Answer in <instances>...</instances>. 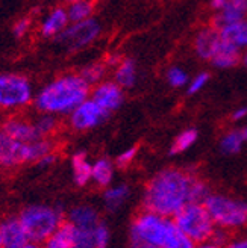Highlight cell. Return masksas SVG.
<instances>
[{"label": "cell", "mask_w": 247, "mask_h": 248, "mask_svg": "<svg viewBox=\"0 0 247 248\" xmlns=\"http://www.w3.org/2000/svg\"><path fill=\"white\" fill-rule=\"evenodd\" d=\"M211 194L208 186L187 171L168 168L159 171L147 183L143 195L144 209L168 218L190 203H203Z\"/></svg>", "instance_id": "6da1fadb"}, {"label": "cell", "mask_w": 247, "mask_h": 248, "mask_svg": "<svg viewBox=\"0 0 247 248\" xmlns=\"http://www.w3.org/2000/svg\"><path fill=\"white\" fill-rule=\"evenodd\" d=\"M91 86L79 73H67L49 80L35 93L33 108L36 112L68 117L83 100L90 97Z\"/></svg>", "instance_id": "7a4b0ae2"}, {"label": "cell", "mask_w": 247, "mask_h": 248, "mask_svg": "<svg viewBox=\"0 0 247 248\" xmlns=\"http://www.w3.org/2000/svg\"><path fill=\"white\" fill-rule=\"evenodd\" d=\"M35 90L31 79L17 71L0 73V114H21L33 105Z\"/></svg>", "instance_id": "3957f363"}, {"label": "cell", "mask_w": 247, "mask_h": 248, "mask_svg": "<svg viewBox=\"0 0 247 248\" xmlns=\"http://www.w3.org/2000/svg\"><path fill=\"white\" fill-rule=\"evenodd\" d=\"M28 236L33 242H46L64 224L61 209L47 204H31L24 207L18 215Z\"/></svg>", "instance_id": "277c9868"}, {"label": "cell", "mask_w": 247, "mask_h": 248, "mask_svg": "<svg viewBox=\"0 0 247 248\" xmlns=\"http://www.w3.org/2000/svg\"><path fill=\"white\" fill-rule=\"evenodd\" d=\"M215 226L225 230H237L247 224V204L220 194H209L203 202Z\"/></svg>", "instance_id": "5b68a950"}, {"label": "cell", "mask_w": 247, "mask_h": 248, "mask_svg": "<svg viewBox=\"0 0 247 248\" xmlns=\"http://www.w3.org/2000/svg\"><path fill=\"white\" fill-rule=\"evenodd\" d=\"M173 221H175L176 226L183 233H187L196 244L209 241L217 229L215 222L213 221L211 215H209L205 203L187 204L173 217Z\"/></svg>", "instance_id": "8992f818"}, {"label": "cell", "mask_w": 247, "mask_h": 248, "mask_svg": "<svg viewBox=\"0 0 247 248\" xmlns=\"http://www.w3.org/2000/svg\"><path fill=\"white\" fill-rule=\"evenodd\" d=\"M171 219L173 218L159 215L146 209L143 214L135 218L132 224L133 244L149 248H161L171 224Z\"/></svg>", "instance_id": "52a82bcc"}, {"label": "cell", "mask_w": 247, "mask_h": 248, "mask_svg": "<svg viewBox=\"0 0 247 248\" xmlns=\"http://www.w3.org/2000/svg\"><path fill=\"white\" fill-rule=\"evenodd\" d=\"M100 32H102L100 23L94 18H88L85 21L70 23L66 28V31L56 40L63 46H66L68 50L76 52L93 44L97 40V36L100 35Z\"/></svg>", "instance_id": "ba28073f"}, {"label": "cell", "mask_w": 247, "mask_h": 248, "mask_svg": "<svg viewBox=\"0 0 247 248\" xmlns=\"http://www.w3.org/2000/svg\"><path fill=\"white\" fill-rule=\"evenodd\" d=\"M108 117L109 112H106L91 97H88L68 115V126L75 132H86L100 126Z\"/></svg>", "instance_id": "9c48e42d"}, {"label": "cell", "mask_w": 247, "mask_h": 248, "mask_svg": "<svg viewBox=\"0 0 247 248\" xmlns=\"http://www.w3.org/2000/svg\"><path fill=\"white\" fill-rule=\"evenodd\" d=\"M24 164H31L29 142L14 140L0 127V168L11 170Z\"/></svg>", "instance_id": "30bf717a"}, {"label": "cell", "mask_w": 247, "mask_h": 248, "mask_svg": "<svg viewBox=\"0 0 247 248\" xmlns=\"http://www.w3.org/2000/svg\"><path fill=\"white\" fill-rule=\"evenodd\" d=\"M0 127L8 135H11L14 140L21 141V142H32L35 140L41 138L33 124V120L29 117H24L21 114L5 115L2 121H0Z\"/></svg>", "instance_id": "8fae6325"}, {"label": "cell", "mask_w": 247, "mask_h": 248, "mask_svg": "<svg viewBox=\"0 0 247 248\" xmlns=\"http://www.w3.org/2000/svg\"><path fill=\"white\" fill-rule=\"evenodd\" d=\"M90 97L109 114L117 110L125 100L123 88L115 80H102L100 83L94 85Z\"/></svg>", "instance_id": "7c38bea8"}, {"label": "cell", "mask_w": 247, "mask_h": 248, "mask_svg": "<svg viewBox=\"0 0 247 248\" xmlns=\"http://www.w3.org/2000/svg\"><path fill=\"white\" fill-rule=\"evenodd\" d=\"M70 24L68 12L64 6H55L47 11L40 21V35L43 38H58Z\"/></svg>", "instance_id": "4fadbf2b"}, {"label": "cell", "mask_w": 247, "mask_h": 248, "mask_svg": "<svg viewBox=\"0 0 247 248\" xmlns=\"http://www.w3.org/2000/svg\"><path fill=\"white\" fill-rule=\"evenodd\" d=\"M241 61H243L241 48L221 36L217 44L215 52L211 58V64L217 68L226 70V68H232L238 65Z\"/></svg>", "instance_id": "5bb4252c"}, {"label": "cell", "mask_w": 247, "mask_h": 248, "mask_svg": "<svg viewBox=\"0 0 247 248\" xmlns=\"http://www.w3.org/2000/svg\"><path fill=\"white\" fill-rule=\"evenodd\" d=\"M221 38L220 31L215 26H206L197 32L194 38V52L203 61H211L217 44Z\"/></svg>", "instance_id": "9a60e30c"}, {"label": "cell", "mask_w": 247, "mask_h": 248, "mask_svg": "<svg viewBox=\"0 0 247 248\" xmlns=\"http://www.w3.org/2000/svg\"><path fill=\"white\" fill-rule=\"evenodd\" d=\"M2 238L3 248H20L31 241L18 217H9L2 221Z\"/></svg>", "instance_id": "2e32d148"}, {"label": "cell", "mask_w": 247, "mask_h": 248, "mask_svg": "<svg viewBox=\"0 0 247 248\" xmlns=\"http://www.w3.org/2000/svg\"><path fill=\"white\" fill-rule=\"evenodd\" d=\"M247 17V0H228V3L215 12L213 26L221 29L226 24L244 20Z\"/></svg>", "instance_id": "e0dca14e"}, {"label": "cell", "mask_w": 247, "mask_h": 248, "mask_svg": "<svg viewBox=\"0 0 247 248\" xmlns=\"http://www.w3.org/2000/svg\"><path fill=\"white\" fill-rule=\"evenodd\" d=\"M68 222H71L73 226L79 229L94 230L99 226L100 219H99V214L93 206L79 204V206H75L68 212Z\"/></svg>", "instance_id": "ac0fdd59"}, {"label": "cell", "mask_w": 247, "mask_h": 248, "mask_svg": "<svg viewBox=\"0 0 247 248\" xmlns=\"http://www.w3.org/2000/svg\"><path fill=\"white\" fill-rule=\"evenodd\" d=\"M71 171L73 180H75L78 186H85L91 182L93 164L86 157L85 152H76L71 156Z\"/></svg>", "instance_id": "d6986e66"}, {"label": "cell", "mask_w": 247, "mask_h": 248, "mask_svg": "<svg viewBox=\"0 0 247 248\" xmlns=\"http://www.w3.org/2000/svg\"><path fill=\"white\" fill-rule=\"evenodd\" d=\"M114 80L121 86L123 90L133 88L137 82V65L131 58L121 59L114 71Z\"/></svg>", "instance_id": "ffe728a7"}, {"label": "cell", "mask_w": 247, "mask_h": 248, "mask_svg": "<svg viewBox=\"0 0 247 248\" xmlns=\"http://www.w3.org/2000/svg\"><path fill=\"white\" fill-rule=\"evenodd\" d=\"M218 31L225 40L231 41L237 47H240V48L247 47V18L226 24V26H223Z\"/></svg>", "instance_id": "44dd1931"}, {"label": "cell", "mask_w": 247, "mask_h": 248, "mask_svg": "<svg viewBox=\"0 0 247 248\" xmlns=\"http://www.w3.org/2000/svg\"><path fill=\"white\" fill-rule=\"evenodd\" d=\"M44 248H79L73 238V227L68 221H64V224L61 226L50 238L46 242H43Z\"/></svg>", "instance_id": "7402d4cb"}, {"label": "cell", "mask_w": 247, "mask_h": 248, "mask_svg": "<svg viewBox=\"0 0 247 248\" xmlns=\"http://www.w3.org/2000/svg\"><path fill=\"white\" fill-rule=\"evenodd\" d=\"M114 177V164L106 157L97 159L93 162V172H91V182H94L100 188H108Z\"/></svg>", "instance_id": "603a6c76"}, {"label": "cell", "mask_w": 247, "mask_h": 248, "mask_svg": "<svg viewBox=\"0 0 247 248\" xmlns=\"http://www.w3.org/2000/svg\"><path fill=\"white\" fill-rule=\"evenodd\" d=\"M196 242L188 236L187 233H183L176 222L171 219V224L168 227V232L165 234V239L163 242L161 248H196Z\"/></svg>", "instance_id": "cb8c5ba5"}, {"label": "cell", "mask_w": 247, "mask_h": 248, "mask_svg": "<svg viewBox=\"0 0 247 248\" xmlns=\"http://www.w3.org/2000/svg\"><path fill=\"white\" fill-rule=\"evenodd\" d=\"M67 12L70 23L85 21L88 18H93L94 2L93 0H76V2L67 3Z\"/></svg>", "instance_id": "d4e9b609"}, {"label": "cell", "mask_w": 247, "mask_h": 248, "mask_svg": "<svg viewBox=\"0 0 247 248\" xmlns=\"http://www.w3.org/2000/svg\"><path fill=\"white\" fill-rule=\"evenodd\" d=\"M129 186L128 185H117V186H108V189L103 194L105 206L111 210L118 209L123 203L129 198Z\"/></svg>", "instance_id": "484cf974"}, {"label": "cell", "mask_w": 247, "mask_h": 248, "mask_svg": "<svg viewBox=\"0 0 247 248\" xmlns=\"http://www.w3.org/2000/svg\"><path fill=\"white\" fill-rule=\"evenodd\" d=\"M36 130H38L41 138H50L53 136L59 127V121L56 115L52 114H44V112H36V115L32 118Z\"/></svg>", "instance_id": "4316f807"}, {"label": "cell", "mask_w": 247, "mask_h": 248, "mask_svg": "<svg viewBox=\"0 0 247 248\" xmlns=\"http://www.w3.org/2000/svg\"><path fill=\"white\" fill-rule=\"evenodd\" d=\"M244 142H247V141L244 140V135H243L241 129H233L221 138L220 150L225 155H237L243 148Z\"/></svg>", "instance_id": "83f0119b"}, {"label": "cell", "mask_w": 247, "mask_h": 248, "mask_svg": "<svg viewBox=\"0 0 247 248\" xmlns=\"http://www.w3.org/2000/svg\"><path fill=\"white\" fill-rule=\"evenodd\" d=\"M197 136H199V133H197L196 129L182 130L175 138V141H173V144L170 147V155H179V153L187 152L188 148L193 147L194 142L197 141Z\"/></svg>", "instance_id": "f1b7e54d"}, {"label": "cell", "mask_w": 247, "mask_h": 248, "mask_svg": "<svg viewBox=\"0 0 247 248\" xmlns=\"http://www.w3.org/2000/svg\"><path fill=\"white\" fill-rule=\"evenodd\" d=\"M79 74L90 86H94L103 80L105 74H106V64L105 62H94V64L83 67L79 71Z\"/></svg>", "instance_id": "f546056e"}, {"label": "cell", "mask_w": 247, "mask_h": 248, "mask_svg": "<svg viewBox=\"0 0 247 248\" xmlns=\"http://www.w3.org/2000/svg\"><path fill=\"white\" fill-rule=\"evenodd\" d=\"M71 224V222H70ZM73 227V238H75V242L79 248H96V242H94V230L90 229H79V227Z\"/></svg>", "instance_id": "4dcf8cb0"}, {"label": "cell", "mask_w": 247, "mask_h": 248, "mask_svg": "<svg viewBox=\"0 0 247 248\" xmlns=\"http://www.w3.org/2000/svg\"><path fill=\"white\" fill-rule=\"evenodd\" d=\"M167 82L173 88H181V86L188 83V74L179 67H171L167 71Z\"/></svg>", "instance_id": "1f68e13d"}, {"label": "cell", "mask_w": 247, "mask_h": 248, "mask_svg": "<svg viewBox=\"0 0 247 248\" xmlns=\"http://www.w3.org/2000/svg\"><path fill=\"white\" fill-rule=\"evenodd\" d=\"M109 241H111L109 229L106 227V224H103V222H99V226L96 227V232H94L96 248H108Z\"/></svg>", "instance_id": "d6a6232c"}, {"label": "cell", "mask_w": 247, "mask_h": 248, "mask_svg": "<svg viewBox=\"0 0 247 248\" xmlns=\"http://www.w3.org/2000/svg\"><path fill=\"white\" fill-rule=\"evenodd\" d=\"M31 29H32V20L29 17H21L14 23V26H12V35H14L17 40H21L31 32Z\"/></svg>", "instance_id": "836d02e7"}, {"label": "cell", "mask_w": 247, "mask_h": 248, "mask_svg": "<svg viewBox=\"0 0 247 248\" xmlns=\"http://www.w3.org/2000/svg\"><path fill=\"white\" fill-rule=\"evenodd\" d=\"M209 82V74L208 73H199L197 76L188 83V90H187V93L190 94V95H194V94H197L199 91H202L203 88H205V85Z\"/></svg>", "instance_id": "e575fe53"}, {"label": "cell", "mask_w": 247, "mask_h": 248, "mask_svg": "<svg viewBox=\"0 0 247 248\" xmlns=\"http://www.w3.org/2000/svg\"><path fill=\"white\" fill-rule=\"evenodd\" d=\"M135 155H137V147H131L128 150H125L123 153H120L115 159V165L118 168H126L132 164V160L135 159Z\"/></svg>", "instance_id": "d590c367"}, {"label": "cell", "mask_w": 247, "mask_h": 248, "mask_svg": "<svg viewBox=\"0 0 247 248\" xmlns=\"http://www.w3.org/2000/svg\"><path fill=\"white\" fill-rule=\"evenodd\" d=\"M56 159H58V156H56V153L55 152H52V153H49V155H46L43 159H40L38 160V164L36 165H40V167H43V168H47V167H52L55 162H56Z\"/></svg>", "instance_id": "8d00e7d4"}, {"label": "cell", "mask_w": 247, "mask_h": 248, "mask_svg": "<svg viewBox=\"0 0 247 248\" xmlns=\"http://www.w3.org/2000/svg\"><path fill=\"white\" fill-rule=\"evenodd\" d=\"M225 248H247V234L241 238H237L225 245Z\"/></svg>", "instance_id": "74e56055"}, {"label": "cell", "mask_w": 247, "mask_h": 248, "mask_svg": "<svg viewBox=\"0 0 247 248\" xmlns=\"http://www.w3.org/2000/svg\"><path fill=\"white\" fill-rule=\"evenodd\" d=\"M231 118L232 121H244L247 118V106H243V108H238L237 110H233Z\"/></svg>", "instance_id": "f35d334b"}, {"label": "cell", "mask_w": 247, "mask_h": 248, "mask_svg": "<svg viewBox=\"0 0 247 248\" xmlns=\"http://www.w3.org/2000/svg\"><path fill=\"white\" fill-rule=\"evenodd\" d=\"M196 248H223V245H220L214 241H205V242H200V244H197Z\"/></svg>", "instance_id": "ab89813d"}, {"label": "cell", "mask_w": 247, "mask_h": 248, "mask_svg": "<svg viewBox=\"0 0 247 248\" xmlns=\"http://www.w3.org/2000/svg\"><path fill=\"white\" fill-rule=\"evenodd\" d=\"M226 3H228V0H211V8H213L215 12H218Z\"/></svg>", "instance_id": "60d3db41"}, {"label": "cell", "mask_w": 247, "mask_h": 248, "mask_svg": "<svg viewBox=\"0 0 247 248\" xmlns=\"http://www.w3.org/2000/svg\"><path fill=\"white\" fill-rule=\"evenodd\" d=\"M20 248H44L40 242H33V241H29V242H26L24 245H21Z\"/></svg>", "instance_id": "b9f144b4"}, {"label": "cell", "mask_w": 247, "mask_h": 248, "mask_svg": "<svg viewBox=\"0 0 247 248\" xmlns=\"http://www.w3.org/2000/svg\"><path fill=\"white\" fill-rule=\"evenodd\" d=\"M240 129H241V132L244 135V140L247 141V124H246V126H243V127H240Z\"/></svg>", "instance_id": "7bdbcfd3"}, {"label": "cell", "mask_w": 247, "mask_h": 248, "mask_svg": "<svg viewBox=\"0 0 247 248\" xmlns=\"http://www.w3.org/2000/svg\"><path fill=\"white\" fill-rule=\"evenodd\" d=\"M0 248H3V238H2V222H0Z\"/></svg>", "instance_id": "ee69618b"}, {"label": "cell", "mask_w": 247, "mask_h": 248, "mask_svg": "<svg viewBox=\"0 0 247 248\" xmlns=\"http://www.w3.org/2000/svg\"><path fill=\"white\" fill-rule=\"evenodd\" d=\"M243 62H244V65L247 67V52H246V53L243 55Z\"/></svg>", "instance_id": "f6af8a7d"}, {"label": "cell", "mask_w": 247, "mask_h": 248, "mask_svg": "<svg viewBox=\"0 0 247 248\" xmlns=\"http://www.w3.org/2000/svg\"><path fill=\"white\" fill-rule=\"evenodd\" d=\"M133 248H149V247H141V245H135Z\"/></svg>", "instance_id": "bcb514c9"}, {"label": "cell", "mask_w": 247, "mask_h": 248, "mask_svg": "<svg viewBox=\"0 0 247 248\" xmlns=\"http://www.w3.org/2000/svg\"><path fill=\"white\" fill-rule=\"evenodd\" d=\"M67 3H71V2H76V0H66Z\"/></svg>", "instance_id": "7dc6e473"}]
</instances>
